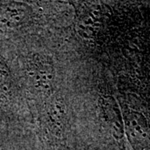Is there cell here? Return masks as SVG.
I'll use <instances>...</instances> for the list:
<instances>
[{
  "mask_svg": "<svg viewBox=\"0 0 150 150\" xmlns=\"http://www.w3.org/2000/svg\"><path fill=\"white\" fill-rule=\"evenodd\" d=\"M27 77L38 92L50 94L56 83V70L52 59L47 55L34 54L27 61Z\"/></svg>",
  "mask_w": 150,
  "mask_h": 150,
  "instance_id": "cell-1",
  "label": "cell"
},
{
  "mask_svg": "<svg viewBox=\"0 0 150 150\" xmlns=\"http://www.w3.org/2000/svg\"><path fill=\"white\" fill-rule=\"evenodd\" d=\"M29 7L23 3H0V30H8L21 26L30 17Z\"/></svg>",
  "mask_w": 150,
  "mask_h": 150,
  "instance_id": "cell-2",
  "label": "cell"
},
{
  "mask_svg": "<svg viewBox=\"0 0 150 150\" xmlns=\"http://www.w3.org/2000/svg\"><path fill=\"white\" fill-rule=\"evenodd\" d=\"M125 127L129 138L143 142L148 136V124L144 116L139 112L129 111L125 117Z\"/></svg>",
  "mask_w": 150,
  "mask_h": 150,
  "instance_id": "cell-3",
  "label": "cell"
},
{
  "mask_svg": "<svg viewBox=\"0 0 150 150\" xmlns=\"http://www.w3.org/2000/svg\"><path fill=\"white\" fill-rule=\"evenodd\" d=\"M47 122L55 133H61L66 123V111L64 104L59 99L53 98L45 108Z\"/></svg>",
  "mask_w": 150,
  "mask_h": 150,
  "instance_id": "cell-4",
  "label": "cell"
},
{
  "mask_svg": "<svg viewBox=\"0 0 150 150\" xmlns=\"http://www.w3.org/2000/svg\"><path fill=\"white\" fill-rule=\"evenodd\" d=\"M12 83L10 69L5 59L0 55V97H7L10 94Z\"/></svg>",
  "mask_w": 150,
  "mask_h": 150,
  "instance_id": "cell-5",
  "label": "cell"
}]
</instances>
